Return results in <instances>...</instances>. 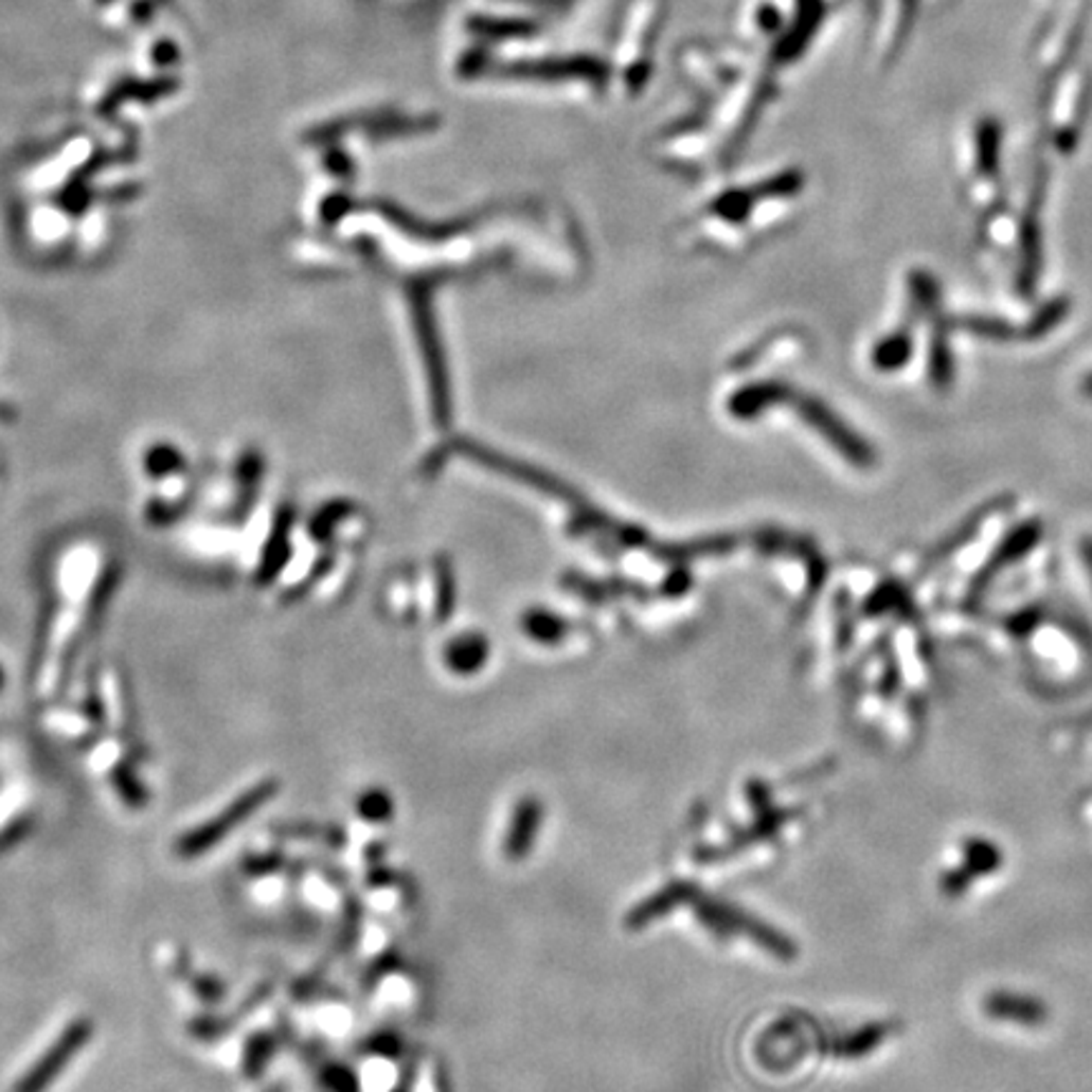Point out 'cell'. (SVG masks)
<instances>
[{
	"mask_svg": "<svg viewBox=\"0 0 1092 1092\" xmlns=\"http://www.w3.org/2000/svg\"><path fill=\"white\" fill-rule=\"evenodd\" d=\"M273 791H276V784H273V782L256 784V787L248 789L246 794H240L238 800L228 804L223 812L215 814L213 820H208L205 825L195 827L193 833H187L185 837H180V842H178V847H175V853H178L180 858H198V855L208 853V849L218 845V842L223 840V837L231 835L233 829L240 825V822H246L248 817L256 812L261 804H266L268 800H271Z\"/></svg>",
	"mask_w": 1092,
	"mask_h": 1092,
	"instance_id": "6da1fadb",
	"label": "cell"
},
{
	"mask_svg": "<svg viewBox=\"0 0 1092 1092\" xmlns=\"http://www.w3.org/2000/svg\"><path fill=\"white\" fill-rule=\"evenodd\" d=\"M800 413L804 420L812 425V428L822 437H827L829 446H833L837 453L845 458V461L853 463L855 468H860V470L875 468V463H878V453H875V448L870 446L865 437L855 433V430L849 428L845 420H840L833 410L825 408L820 400H812V397H809V400H802Z\"/></svg>",
	"mask_w": 1092,
	"mask_h": 1092,
	"instance_id": "7a4b0ae2",
	"label": "cell"
},
{
	"mask_svg": "<svg viewBox=\"0 0 1092 1092\" xmlns=\"http://www.w3.org/2000/svg\"><path fill=\"white\" fill-rule=\"evenodd\" d=\"M91 1032H94V1026H91L89 1019H76V1022H71L67 1030L61 1032V1037L46 1050V1055L38 1057L36 1062L31 1064V1070L25 1072L23 1080H18L13 1092H43L64 1070L69 1068V1062L78 1055V1050L87 1048Z\"/></svg>",
	"mask_w": 1092,
	"mask_h": 1092,
	"instance_id": "3957f363",
	"label": "cell"
},
{
	"mask_svg": "<svg viewBox=\"0 0 1092 1092\" xmlns=\"http://www.w3.org/2000/svg\"><path fill=\"white\" fill-rule=\"evenodd\" d=\"M1044 536V521L1042 519H1026L1022 524H1017L1009 534H1004V539L999 541L997 549L989 559L984 561V567L979 569L977 577L971 579L969 585V599H979L981 594L991 587V581L1004 572L1006 567H1012L1015 561L1026 557L1030 552H1035L1039 541Z\"/></svg>",
	"mask_w": 1092,
	"mask_h": 1092,
	"instance_id": "277c9868",
	"label": "cell"
},
{
	"mask_svg": "<svg viewBox=\"0 0 1092 1092\" xmlns=\"http://www.w3.org/2000/svg\"><path fill=\"white\" fill-rule=\"evenodd\" d=\"M1015 501H1017L1015 496L1004 494V496H997V499L981 503L977 512H971L969 516H966V519L961 521V524L953 529L951 534L944 536V539H941L938 544L926 554L924 561H920V567H918V579L928 577V574L936 572L941 565H946L948 559L956 557L961 549L969 547L971 541L977 539L986 521L993 519V516H997V514L1006 512V508H1009V506H1015Z\"/></svg>",
	"mask_w": 1092,
	"mask_h": 1092,
	"instance_id": "5b68a950",
	"label": "cell"
},
{
	"mask_svg": "<svg viewBox=\"0 0 1092 1092\" xmlns=\"http://www.w3.org/2000/svg\"><path fill=\"white\" fill-rule=\"evenodd\" d=\"M1035 205H1030L1024 220L1022 231H1019V264L1017 271V289L1022 297H1032L1037 291L1039 273H1042V226H1039V198L1032 200Z\"/></svg>",
	"mask_w": 1092,
	"mask_h": 1092,
	"instance_id": "8992f818",
	"label": "cell"
},
{
	"mask_svg": "<svg viewBox=\"0 0 1092 1092\" xmlns=\"http://www.w3.org/2000/svg\"><path fill=\"white\" fill-rule=\"evenodd\" d=\"M178 78L162 76V78H149V82H140V78H124V82L117 84L107 91L100 104V114H114L117 109L122 107L124 102H155L160 96L175 94L178 91Z\"/></svg>",
	"mask_w": 1092,
	"mask_h": 1092,
	"instance_id": "52a82bcc",
	"label": "cell"
},
{
	"mask_svg": "<svg viewBox=\"0 0 1092 1092\" xmlns=\"http://www.w3.org/2000/svg\"><path fill=\"white\" fill-rule=\"evenodd\" d=\"M936 322V329L931 335V344H928V377H931V384L938 392H948L953 388V379H956V364H953V350L951 342H948V329L951 324Z\"/></svg>",
	"mask_w": 1092,
	"mask_h": 1092,
	"instance_id": "ba28073f",
	"label": "cell"
},
{
	"mask_svg": "<svg viewBox=\"0 0 1092 1092\" xmlns=\"http://www.w3.org/2000/svg\"><path fill=\"white\" fill-rule=\"evenodd\" d=\"M915 350L913 335L908 329H898L893 335L882 337L870 352V362L878 372H898L911 362Z\"/></svg>",
	"mask_w": 1092,
	"mask_h": 1092,
	"instance_id": "9c48e42d",
	"label": "cell"
},
{
	"mask_svg": "<svg viewBox=\"0 0 1092 1092\" xmlns=\"http://www.w3.org/2000/svg\"><path fill=\"white\" fill-rule=\"evenodd\" d=\"M908 293H911V302H913L911 306L918 317L938 319L941 289H938V281L933 279L931 273L920 271V268H915V271L908 273Z\"/></svg>",
	"mask_w": 1092,
	"mask_h": 1092,
	"instance_id": "30bf717a",
	"label": "cell"
},
{
	"mask_svg": "<svg viewBox=\"0 0 1092 1092\" xmlns=\"http://www.w3.org/2000/svg\"><path fill=\"white\" fill-rule=\"evenodd\" d=\"M1070 306L1072 304L1068 297H1057V299H1050V302H1044L1035 314H1032L1030 322L1019 329V337L1022 339L1048 337L1050 332H1055L1057 326L1062 324V319L1070 314Z\"/></svg>",
	"mask_w": 1092,
	"mask_h": 1092,
	"instance_id": "8fae6325",
	"label": "cell"
},
{
	"mask_svg": "<svg viewBox=\"0 0 1092 1092\" xmlns=\"http://www.w3.org/2000/svg\"><path fill=\"white\" fill-rule=\"evenodd\" d=\"M951 326L969 332V335H973V337L993 339V342H1012V339L1019 337V326H1015L1012 322H1006V319L984 317V314H971V317H956V319H951Z\"/></svg>",
	"mask_w": 1092,
	"mask_h": 1092,
	"instance_id": "7c38bea8",
	"label": "cell"
},
{
	"mask_svg": "<svg viewBox=\"0 0 1092 1092\" xmlns=\"http://www.w3.org/2000/svg\"><path fill=\"white\" fill-rule=\"evenodd\" d=\"M999 149H1002V129L997 120H984L977 129V165L979 173L993 178L999 169Z\"/></svg>",
	"mask_w": 1092,
	"mask_h": 1092,
	"instance_id": "4fadbf2b",
	"label": "cell"
},
{
	"mask_svg": "<svg viewBox=\"0 0 1092 1092\" xmlns=\"http://www.w3.org/2000/svg\"><path fill=\"white\" fill-rule=\"evenodd\" d=\"M986 1009L993 1017L1015 1019V1022L1024 1024H1037L1044 1019V1009L1039 1006L1035 999H1022V997H993L986 1002Z\"/></svg>",
	"mask_w": 1092,
	"mask_h": 1092,
	"instance_id": "5bb4252c",
	"label": "cell"
},
{
	"mask_svg": "<svg viewBox=\"0 0 1092 1092\" xmlns=\"http://www.w3.org/2000/svg\"><path fill=\"white\" fill-rule=\"evenodd\" d=\"M906 605H908V597H906L903 587H900L898 581H882L878 590L867 597L865 614H873L875 617V614L898 610V607H906Z\"/></svg>",
	"mask_w": 1092,
	"mask_h": 1092,
	"instance_id": "9a60e30c",
	"label": "cell"
},
{
	"mask_svg": "<svg viewBox=\"0 0 1092 1092\" xmlns=\"http://www.w3.org/2000/svg\"><path fill=\"white\" fill-rule=\"evenodd\" d=\"M536 820H539V807H536L534 802L521 804L519 812H516V820H514L516 829L512 833V840H508V849H514V853H524V847H529V842H532V837H534Z\"/></svg>",
	"mask_w": 1092,
	"mask_h": 1092,
	"instance_id": "2e32d148",
	"label": "cell"
},
{
	"mask_svg": "<svg viewBox=\"0 0 1092 1092\" xmlns=\"http://www.w3.org/2000/svg\"><path fill=\"white\" fill-rule=\"evenodd\" d=\"M117 784H120V794H122L124 800H127L129 804H140V802H145V791H142L145 787H142V784L137 782L135 776L129 774L127 769H122L120 774H117Z\"/></svg>",
	"mask_w": 1092,
	"mask_h": 1092,
	"instance_id": "e0dca14e",
	"label": "cell"
},
{
	"mask_svg": "<svg viewBox=\"0 0 1092 1092\" xmlns=\"http://www.w3.org/2000/svg\"><path fill=\"white\" fill-rule=\"evenodd\" d=\"M153 58H155L157 67H169V64L178 61L180 51H178V46H175L173 41H160V43L155 46Z\"/></svg>",
	"mask_w": 1092,
	"mask_h": 1092,
	"instance_id": "ac0fdd59",
	"label": "cell"
},
{
	"mask_svg": "<svg viewBox=\"0 0 1092 1092\" xmlns=\"http://www.w3.org/2000/svg\"><path fill=\"white\" fill-rule=\"evenodd\" d=\"M1035 620H1037V612L1026 610V612L1017 614V617L1012 620V625H1015V627H1009V630H1015V632H1024V630H1030V627L1035 625Z\"/></svg>",
	"mask_w": 1092,
	"mask_h": 1092,
	"instance_id": "d6986e66",
	"label": "cell"
},
{
	"mask_svg": "<svg viewBox=\"0 0 1092 1092\" xmlns=\"http://www.w3.org/2000/svg\"><path fill=\"white\" fill-rule=\"evenodd\" d=\"M1080 557H1082V565H1085V569H1088V574L1092 579V536H1082L1080 539Z\"/></svg>",
	"mask_w": 1092,
	"mask_h": 1092,
	"instance_id": "ffe728a7",
	"label": "cell"
},
{
	"mask_svg": "<svg viewBox=\"0 0 1092 1092\" xmlns=\"http://www.w3.org/2000/svg\"><path fill=\"white\" fill-rule=\"evenodd\" d=\"M1080 392H1082L1085 397H1090V400H1092V372H1090V375H1085L1082 384H1080Z\"/></svg>",
	"mask_w": 1092,
	"mask_h": 1092,
	"instance_id": "44dd1931",
	"label": "cell"
},
{
	"mask_svg": "<svg viewBox=\"0 0 1092 1092\" xmlns=\"http://www.w3.org/2000/svg\"><path fill=\"white\" fill-rule=\"evenodd\" d=\"M0 685H3V673H0Z\"/></svg>",
	"mask_w": 1092,
	"mask_h": 1092,
	"instance_id": "7402d4cb",
	"label": "cell"
}]
</instances>
